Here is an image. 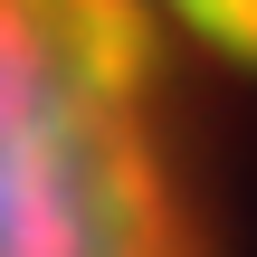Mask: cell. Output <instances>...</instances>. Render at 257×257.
<instances>
[{
    "label": "cell",
    "instance_id": "7a4b0ae2",
    "mask_svg": "<svg viewBox=\"0 0 257 257\" xmlns=\"http://www.w3.org/2000/svg\"><path fill=\"white\" fill-rule=\"evenodd\" d=\"M153 29H181V38H210V48H238L257 57V0H134Z\"/></svg>",
    "mask_w": 257,
    "mask_h": 257
},
{
    "label": "cell",
    "instance_id": "6da1fadb",
    "mask_svg": "<svg viewBox=\"0 0 257 257\" xmlns=\"http://www.w3.org/2000/svg\"><path fill=\"white\" fill-rule=\"evenodd\" d=\"M0 257H210L134 0H0Z\"/></svg>",
    "mask_w": 257,
    "mask_h": 257
}]
</instances>
